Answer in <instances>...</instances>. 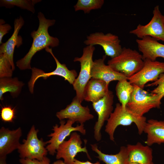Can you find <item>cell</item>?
<instances>
[{
  "mask_svg": "<svg viewBox=\"0 0 164 164\" xmlns=\"http://www.w3.org/2000/svg\"><path fill=\"white\" fill-rule=\"evenodd\" d=\"M6 158H0V164H7Z\"/></svg>",
  "mask_w": 164,
  "mask_h": 164,
  "instance_id": "d6a6232c",
  "label": "cell"
},
{
  "mask_svg": "<svg viewBox=\"0 0 164 164\" xmlns=\"http://www.w3.org/2000/svg\"><path fill=\"white\" fill-rule=\"evenodd\" d=\"M107 64L114 70L123 74L127 78L142 68L144 60L142 54L137 51L125 47L118 56L108 60Z\"/></svg>",
  "mask_w": 164,
  "mask_h": 164,
  "instance_id": "3957f363",
  "label": "cell"
},
{
  "mask_svg": "<svg viewBox=\"0 0 164 164\" xmlns=\"http://www.w3.org/2000/svg\"><path fill=\"white\" fill-rule=\"evenodd\" d=\"M134 89L133 85L127 78L118 81L116 86V95L124 110L126 109Z\"/></svg>",
  "mask_w": 164,
  "mask_h": 164,
  "instance_id": "cb8c5ba5",
  "label": "cell"
},
{
  "mask_svg": "<svg viewBox=\"0 0 164 164\" xmlns=\"http://www.w3.org/2000/svg\"><path fill=\"white\" fill-rule=\"evenodd\" d=\"M143 132L147 134L145 143L151 146L164 143V121L150 119L146 121Z\"/></svg>",
  "mask_w": 164,
  "mask_h": 164,
  "instance_id": "44dd1931",
  "label": "cell"
},
{
  "mask_svg": "<svg viewBox=\"0 0 164 164\" xmlns=\"http://www.w3.org/2000/svg\"><path fill=\"white\" fill-rule=\"evenodd\" d=\"M104 0H78L74 6L75 11L82 10L84 13H89L92 10L101 8L104 4Z\"/></svg>",
  "mask_w": 164,
  "mask_h": 164,
  "instance_id": "484cf974",
  "label": "cell"
},
{
  "mask_svg": "<svg viewBox=\"0 0 164 164\" xmlns=\"http://www.w3.org/2000/svg\"><path fill=\"white\" fill-rule=\"evenodd\" d=\"M38 130L33 125L29 131L26 139L23 140L17 149L21 159L42 160L46 156L48 151L45 146L46 142L43 139H39Z\"/></svg>",
  "mask_w": 164,
  "mask_h": 164,
  "instance_id": "8992f818",
  "label": "cell"
},
{
  "mask_svg": "<svg viewBox=\"0 0 164 164\" xmlns=\"http://www.w3.org/2000/svg\"><path fill=\"white\" fill-rule=\"evenodd\" d=\"M73 164H101L99 161H97L95 163H92L89 161L83 162L75 159Z\"/></svg>",
  "mask_w": 164,
  "mask_h": 164,
  "instance_id": "1f68e13d",
  "label": "cell"
},
{
  "mask_svg": "<svg viewBox=\"0 0 164 164\" xmlns=\"http://www.w3.org/2000/svg\"><path fill=\"white\" fill-rule=\"evenodd\" d=\"M45 50L53 57L56 64V68L53 71L49 73H45L43 70L36 68H32V75L28 83L29 91L31 94H33L35 84L39 78L42 77L46 79L52 76H58L63 77L65 80L73 85L77 77V73L76 71L74 70H70L65 64L61 63L53 54L51 48L48 47Z\"/></svg>",
  "mask_w": 164,
  "mask_h": 164,
  "instance_id": "9c48e42d",
  "label": "cell"
},
{
  "mask_svg": "<svg viewBox=\"0 0 164 164\" xmlns=\"http://www.w3.org/2000/svg\"><path fill=\"white\" fill-rule=\"evenodd\" d=\"M5 21L2 19H0V44L2 43V40L3 37L9 32L12 28L9 24H5Z\"/></svg>",
  "mask_w": 164,
  "mask_h": 164,
  "instance_id": "4dcf8cb0",
  "label": "cell"
},
{
  "mask_svg": "<svg viewBox=\"0 0 164 164\" xmlns=\"http://www.w3.org/2000/svg\"><path fill=\"white\" fill-rule=\"evenodd\" d=\"M24 84L16 77H4L0 79V99H3V95L9 92L13 97H17L20 93Z\"/></svg>",
  "mask_w": 164,
  "mask_h": 164,
  "instance_id": "603a6c76",
  "label": "cell"
},
{
  "mask_svg": "<svg viewBox=\"0 0 164 164\" xmlns=\"http://www.w3.org/2000/svg\"><path fill=\"white\" fill-rule=\"evenodd\" d=\"M81 103L76 96L65 108L56 113V117L60 121L67 119L80 124L93 119L94 116L91 113L88 106H83Z\"/></svg>",
  "mask_w": 164,
  "mask_h": 164,
  "instance_id": "5bb4252c",
  "label": "cell"
},
{
  "mask_svg": "<svg viewBox=\"0 0 164 164\" xmlns=\"http://www.w3.org/2000/svg\"><path fill=\"white\" fill-rule=\"evenodd\" d=\"M13 71L9 60L3 54L0 53V78L12 77Z\"/></svg>",
  "mask_w": 164,
  "mask_h": 164,
  "instance_id": "4316f807",
  "label": "cell"
},
{
  "mask_svg": "<svg viewBox=\"0 0 164 164\" xmlns=\"http://www.w3.org/2000/svg\"><path fill=\"white\" fill-rule=\"evenodd\" d=\"M82 143L80 135L76 132H72L70 138L67 141L65 140L59 146L56 150V159H63L66 164H73L77 154L83 152L91 159L85 145L82 147Z\"/></svg>",
  "mask_w": 164,
  "mask_h": 164,
  "instance_id": "7c38bea8",
  "label": "cell"
},
{
  "mask_svg": "<svg viewBox=\"0 0 164 164\" xmlns=\"http://www.w3.org/2000/svg\"><path fill=\"white\" fill-rule=\"evenodd\" d=\"M126 147V163L150 164L153 162L152 150L149 146L138 142L135 145L128 144Z\"/></svg>",
  "mask_w": 164,
  "mask_h": 164,
  "instance_id": "d6986e66",
  "label": "cell"
},
{
  "mask_svg": "<svg viewBox=\"0 0 164 164\" xmlns=\"http://www.w3.org/2000/svg\"><path fill=\"white\" fill-rule=\"evenodd\" d=\"M108 88L109 86L104 81L91 78L84 88V99L92 103L97 102L107 94Z\"/></svg>",
  "mask_w": 164,
  "mask_h": 164,
  "instance_id": "ffe728a7",
  "label": "cell"
},
{
  "mask_svg": "<svg viewBox=\"0 0 164 164\" xmlns=\"http://www.w3.org/2000/svg\"><path fill=\"white\" fill-rule=\"evenodd\" d=\"M37 17L39 20L38 28L30 34L33 39L31 46L25 56L16 62V66L21 70L32 69L31 60L37 52L50 47H55L59 45V39L50 36L48 31L49 28L55 24V20L46 19L41 12L38 13Z\"/></svg>",
  "mask_w": 164,
  "mask_h": 164,
  "instance_id": "6da1fadb",
  "label": "cell"
},
{
  "mask_svg": "<svg viewBox=\"0 0 164 164\" xmlns=\"http://www.w3.org/2000/svg\"><path fill=\"white\" fill-rule=\"evenodd\" d=\"M41 1L40 0H1L0 6L7 8H11L16 6L34 13L35 12V5Z\"/></svg>",
  "mask_w": 164,
  "mask_h": 164,
  "instance_id": "d4e9b609",
  "label": "cell"
},
{
  "mask_svg": "<svg viewBox=\"0 0 164 164\" xmlns=\"http://www.w3.org/2000/svg\"><path fill=\"white\" fill-rule=\"evenodd\" d=\"M153 14L152 17L148 23L145 25L138 24L129 33L139 39L149 36L157 41L164 42V16L160 11L158 5L154 7Z\"/></svg>",
  "mask_w": 164,
  "mask_h": 164,
  "instance_id": "ba28073f",
  "label": "cell"
},
{
  "mask_svg": "<svg viewBox=\"0 0 164 164\" xmlns=\"http://www.w3.org/2000/svg\"><path fill=\"white\" fill-rule=\"evenodd\" d=\"M146 121L145 116H139L126 108L124 110L120 103H117L107 121L105 131L108 135L110 140L114 142V133L119 125L127 126L134 123L137 127L138 134L141 135L143 132Z\"/></svg>",
  "mask_w": 164,
  "mask_h": 164,
  "instance_id": "7a4b0ae2",
  "label": "cell"
},
{
  "mask_svg": "<svg viewBox=\"0 0 164 164\" xmlns=\"http://www.w3.org/2000/svg\"><path fill=\"white\" fill-rule=\"evenodd\" d=\"M21 164H50V159L46 156L41 160L31 159H20L19 160Z\"/></svg>",
  "mask_w": 164,
  "mask_h": 164,
  "instance_id": "f546056e",
  "label": "cell"
},
{
  "mask_svg": "<svg viewBox=\"0 0 164 164\" xmlns=\"http://www.w3.org/2000/svg\"><path fill=\"white\" fill-rule=\"evenodd\" d=\"M52 164H66L63 161L61 160H57L54 162Z\"/></svg>",
  "mask_w": 164,
  "mask_h": 164,
  "instance_id": "836d02e7",
  "label": "cell"
},
{
  "mask_svg": "<svg viewBox=\"0 0 164 164\" xmlns=\"http://www.w3.org/2000/svg\"><path fill=\"white\" fill-rule=\"evenodd\" d=\"M125 164H138V163H126ZM150 164H154L153 162H152Z\"/></svg>",
  "mask_w": 164,
  "mask_h": 164,
  "instance_id": "e575fe53",
  "label": "cell"
},
{
  "mask_svg": "<svg viewBox=\"0 0 164 164\" xmlns=\"http://www.w3.org/2000/svg\"><path fill=\"white\" fill-rule=\"evenodd\" d=\"M114 95L109 90L107 94L97 102L92 103L93 109L98 115L97 120L94 128V137L97 142L102 138L101 130L105 121H107L113 111Z\"/></svg>",
  "mask_w": 164,
  "mask_h": 164,
  "instance_id": "4fadbf2b",
  "label": "cell"
},
{
  "mask_svg": "<svg viewBox=\"0 0 164 164\" xmlns=\"http://www.w3.org/2000/svg\"><path fill=\"white\" fill-rule=\"evenodd\" d=\"M120 40L115 35L111 33L106 34L102 32L91 33L87 37L84 43L87 46L99 45L103 48L105 55L114 58L121 52L122 48Z\"/></svg>",
  "mask_w": 164,
  "mask_h": 164,
  "instance_id": "30bf717a",
  "label": "cell"
},
{
  "mask_svg": "<svg viewBox=\"0 0 164 164\" xmlns=\"http://www.w3.org/2000/svg\"><path fill=\"white\" fill-rule=\"evenodd\" d=\"M139 50L142 53L143 60H156L157 58H164V44L157 40L147 36L136 40Z\"/></svg>",
  "mask_w": 164,
  "mask_h": 164,
  "instance_id": "ac0fdd59",
  "label": "cell"
},
{
  "mask_svg": "<svg viewBox=\"0 0 164 164\" xmlns=\"http://www.w3.org/2000/svg\"><path fill=\"white\" fill-rule=\"evenodd\" d=\"M133 85L134 90L126 108L140 117L143 116L152 108H160L162 95L149 93Z\"/></svg>",
  "mask_w": 164,
  "mask_h": 164,
  "instance_id": "277c9868",
  "label": "cell"
},
{
  "mask_svg": "<svg viewBox=\"0 0 164 164\" xmlns=\"http://www.w3.org/2000/svg\"><path fill=\"white\" fill-rule=\"evenodd\" d=\"M95 50L94 46H87L84 48L82 56L79 57H75L73 60L74 62H79L80 63L79 74L72 85L76 91V96L81 103L84 100V88L91 78V72L94 62L93 56Z\"/></svg>",
  "mask_w": 164,
  "mask_h": 164,
  "instance_id": "5b68a950",
  "label": "cell"
},
{
  "mask_svg": "<svg viewBox=\"0 0 164 164\" xmlns=\"http://www.w3.org/2000/svg\"><path fill=\"white\" fill-rule=\"evenodd\" d=\"M144 60V64L142 68L133 76L127 78L131 84L142 89L148 82L156 81L161 74L164 73V62L153 61L148 59Z\"/></svg>",
  "mask_w": 164,
  "mask_h": 164,
  "instance_id": "8fae6325",
  "label": "cell"
},
{
  "mask_svg": "<svg viewBox=\"0 0 164 164\" xmlns=\"http://www.w3.org/2000/svg\"><path fill=\"white\" fill-rule=\"evenodd\" d=\"M24 23V20L21 16L15 19L14 22V30L12 34L7 41L2 43L0 46V53L3 54L8 59L13 71L15 69L13 60L14 50L15 47L19 48L22 44V38L18 34Z\"/></svg>",
  "mask_w": 164,
  "mask_h": 164,
  "instance_id": "e0dca14e",
  "label": "cell"
},
{
  "mask_svg": "<svg viewBox=\"0 0 164 164\" xmlns=\"http://www.w3.org/2000/svg\"><path fill=\"white\" fill-rule=\"evenodd\" d=\"M157 86L151 92L164 97V73L161 74L156 81L147 85V87Z\"/></svg>",
  "mask_w": 164,
  "mask_h": 164,
  "instance_id": "83f0119b",
  "label": "cell"
},
{
  "mask_svg": "<svg viewBox=\"0 0 164 164\" xmlns=\"http://www.w3.org/2000/svg\"><path fill=\"white\" fill-rule=\"evenodd\" d=\"M106 57L105 55L102 58L94 61L91 72V78L102 80L108 86L111 81H119L127 78L123 74L115 71L108 65L105 64Z\"/></svg>",
  "mask_w": 164,
  "mask_h": 164,
  "instance_id": "2e32d148",
  "label": "cell"
},
{
  "mask_svg": "<svg viewBox=\"0 0 164 164\" xmlns=\"http://www.w3.org/2000/svg\"><path fill=\"white\" fill-rule=\"evenodd\" d=\"M74 123V121L70 120H68L66 122L62 120L60 121V126L56 124L53 126L52 129L53 132L47 136L51 138L46 142V144H48L46 148L50 154L53 155L56 153L59 145L72 132L78 131L83 135L86 134V130L84 124L77 125L76 126L73 127V125Z\"/></svg>",
  "mask_w": 164,
  "mask_h": 164,
  "instance_id": "52a82bcc",
  "label": "cell"
},
{
  "mask_svg": "<svg viewBox=\"0 0 164 164\" xmlns=\"http://www.w3.org/2000/svg\"><path fill=\"white\" fill-rule=\"evenodd\" d=\"M0 114L2 120L5 122H12L15 118V109L10 106L2 107Z\"/></svg>",
  "mask_w": 164,
  "mask_h": 164,
  "instance_id": "f1b7e54d",
  "label": "cell"
},
{
  "mask_svg": "<svg viewBox=\"0 0 164 164\" xmlns=\"http://www.w3.org/2000/svg\"><path fill=\"white\" fill-rule=\"evenodd\" d=\"M20 127L10 130L2 127L0 129V158H6L7 155L15 149L20 145L19 139L22 135Z\"/></svg>",
  "mask_w": 164,
  "mask_h": 164,
  "instance_id": "9a60e30c",
  "label": "cell"
},
{
  "mask_svg": "<svg viewBox=\"0 0 164 164\" xmlns=\"http://www.w3.org/2000/svg\"><path fill=\"white\" fill-rule=\"evenodd\" d=\"M92 150L98 155L97 157L105 164H125L127 158L126 147H121L119 152L115 154H108L102 152L98 148L97 144H91Z\"/></svg>",
  "mask_w": 164,
  "mask_h": 164,
  "instance_id": "7402d4cb",
  "label": "cell"
}]
</instances>
